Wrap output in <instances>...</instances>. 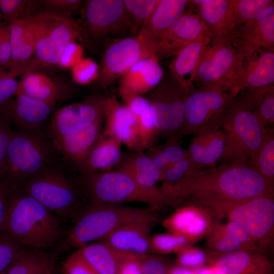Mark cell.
Instances as JSON below:
<instances>
[{"label": "cell", "instance_id": "6da1fadb", "mask_svg": "<svg viewBox=\"0 0 274 274\" xmlns=\"http://www.w3.org/2000/svg\"><path fill=\"white\" fill-rule=\"evenodd\" d=\"M163 194L179 206L191 204L221 219L238 205L255 197L274 196V186L248 166L223 163L202 169L173 185Z\"/></svg>", "mask_w": 274, "mask_h": 274}, {"label": "cell", "instance_id": "7a4b0ae2", "mask_svg": "<svg viewBox=\"0 0 274 274\" xmlns=\"http://www.w3.org/2000/svg\"><path fill=\"white\" fill-rule=\"evenodd\" d=\"M64 164L52 139L42 130L13 129L0 181L14 188L49 169Z\"/></svg>", "mask_w": 274, "mask_h": 274}, {"label": "cell", "instance_id": "3957f363", "mask_svg": "<svg viewBox=\"0 0 274 274\" xmlns=\"http://www.w3.org/2000/svg\"><path fill=\"white\" fill-rule=\"evenodd\" d=\"M4 233L37 248L52 247L65 236L58 218L18 188L12 194Z\"/></svg>", "mask_w": 274, "mask_h": 274}, {"label": "cell", "instance_id": "277c9868", "mask_svg": "<svg viewBox=\"0 0 274 274\" xmlns=\"http://www.w3.org/2000/svg\"><path fill=\"white\" fill-rule=\"evenodd\" d=\"M158 209L121 204H90L84 208L67 232L64 243L78 249L94 241L99 242L127 223L158 215Z\"/></svg>", "mask_w": 274, "mask_h": 274}, {"label": "cell", "instance_id": "5b68a950", "mask_svg": "<svg viewBox=\"0 0 274 274\" xmlns=\"http://www.w3.org/2000/svg\"><path fill=\"white\" fill-rule=\"evenodd\" d=\"M65 164L42 172L16 188L37 200L57 218L76 220L85 199L80 180L64 172Z\"/></svg>", "mask_w": 274, "mask_h": 274}, {"label": "cell", "instance_id": "8992f818", "mask_svg": "<svg viewBox=\"0 0 274 274\" xmlns=\"http://www.w3.org/2000/svg\"><path fill=\"white\" fill-rule=\"evenodd\" d=\"M81 186L85 199L90 204L138 202L159 210L174 206L140 187L127 173L118 170L81 176Z\"/></svg>", "mask_w": 274, "mask_h": 274}, {"label": "cell", "instance_id": "52a82bcc", "mask_svg": "<svg viewBox=\"0 0 274 274\" xmlns=\"http://www.w3.org/2000/svg\"><path fill=\"white\" fill-rule=\"evenodd\" d=\"M23 18L33 36L35 58L43 67L57 65L64 49L82 32L79 23L66 14L46 11Z\"/></svg>", "mask_w": 274, "mask_h": 274}, {"label": "cell", "instance_id": "ba28073f", "mask_svg": "<svg viewBox=\"0 0 274 274\" xmlns=\"http://www.w3.org/2000/svg\"><path fill=\"white\" fill-rule=\"evenodd\" d=\"M220 127L225 139L220 161L247 165L250 156L262 141L263 129L255 115L235 97L224 115Z\"/></svg>", "mask_w": 274, "mask_h": 274}, {"label": "cell", "instance_id": "9c48e42d", "mask_svg": "<svg viewBox=\"0 0 274 274\" xmlns=\"http://www.w3.org/2000/svg\"><path fill=\"white\" fill-rule=\"evenodd\" d=\"M235 96L222 88L191 86L185 100L183 126L176 138L179 141L191 134L221 128L224 115Z\"/></svg>", "mask_w": 274, "mask_h": 274}, {"label": "cell", "instance_id": "30bf717a", "mask_svg": "<svg viewBox=\"0 0 274 274\" xmlns=\"http://www.w3.org/2000/svg\"><path fill=\"white\" fill-rule=\"evenodd\" d=\"M189 89L169 71L160 82L145 95L149 101L158 137H176L183 126L185 105Z\"/></svg>", "mask_w": 274, "mask_h": 274}, {"label": "cell", "instance_id": "8fae6325", "mask_svg": "<svg viewBox=\"0 0 274 274\" xmlns=\"http://www.w3.org/2000/svg\"><path fill=\"white\" fill-rule=\"evenodd\" d=\"M155 44L139 35L117 40L102 55L95 81L96 87L106 88L111 85L134 64L145 58L155 56Z\"/></svg>", "mask_w": 274, "mask_h": 274}, {"label": "cell", "instance_id": "7c38bea8", "mask_svg": "<svg viewBox=\"0 0 274 274\" xmlns=\"http://www.w3.org/2000/svg\"><path fill=\"white\" fill-rule=\"evenodd\" d=\"M242 63L230 40H212L200 59L193 83L198 87H219L230 91Z\"/></svg>", "mask_w": 274, "mask_h": 274}, {"label": "cell", "instance_id": "4fadbf2b", "mask_svg": "<svg viewBox=\"0 0 274 274\" xmlns=\"http://www.w3.org/2000/svg\"><path fill=\"white\" fill-rule=\"evenodd\" d=\"M225 217L239 224L256 246L269 254L274 243V198L263 196L245 201L232 209Z\"/></svg>", "mask_w": 274, "mask_h": 274}, {"label": "cell", "instance_id": "5bb4252c", "mask_svg": "<svg viewBox=\"0 0 274 274\" xmlns=\"http://www.w3.org/2000/svg\"><path fill=\"white\" fill-rule=\"evenodd\" d=\"M82 10L88 31L93 39L133 36L123 0H87L83 2Z\"/></svg>", "mask_w": 274, "mask_h": 274}, {"label": "cell", "instance_id": "9a60e30c", "mask_svg": "<svg viewBox=\"0 0 274 274\" xmlns=\"http://www.w3.org/2000/svg\"><path fill=\"white\" fill-rule=\"evenodd\" d=\"M108 97L94 95L62 107L50 117L49 132L51 139L75 133L105 116Z\"/></svg>", "mask_w": 274, "mask_h": 274}, {"label": "cell", "instance_id": "2e32d148", "mask_svg": "<svg viewBox=\"0 0 274 274\" xmlns=\"http://www.w3.org/2000/svg\"><path fill=\"white\" fill-rule=\"evenodd\" d=\"M230 42L242 62L261 49L274 51V4L235 30Z\"/></svg>", "mask_w": 274, "mask_h": 274}, {"label": "cell", "instance_id": "e0dca14e", "mask_svg": "<svg viewBox=\"0 0 274 274\" xmlns=\"http://www.w3.org/2000/svg\"><path fill=\"white\" fill-rule=\"evenodd\" d=\"M208 36L212 38L199 15L184 14L155 43V56L159 60L176 55L187 45Z\"/></svg>", "mask_w": 274, "mask_h": 274}, {"label": "cell", "instance_id": "ac0fdd59", "mask_svg": "<svg viewBox=\"0 0 274 274\" xmlns=\"http://www.w3.org/2000/svg\"><path fill=\"white\" fill-rule=\"evenodd\" d=\"M101 134L114 138L132 151H139L140 133L135 116L114 97H108Z\"/></svg>", "mask_w": 274, "mask_h": 274}, {"label": "cell", "instance_id": "d6986e66", "mask_svg": "<svg viewBox=\"0 0 274 274\" xmlns=\"http://www.w3.org/2000/svg\"><path fill=\"white\" fill-rule=\"evenodd\" d=\"M105 116L69 135L52 139L66 166L79 171L89 151L101 133Z\"/></svg>", "mask_w": 274, "mask_h": 274}, {"label": "cell", "instance_id": "ffe728a7", "mask_svg": "<svg viewBox=\"0 0 274 274\" xmlns=\"http://www.w3.org/2000/svg\"><path fill=\"white\" fill-rule=\"evenodd\" d=\"M208 264L218 274H273L269 254L259 249L239 250L212 258Z\"/></svg>", "mask_w": 274, "mask_h": 274}, {"label": "cell", "instance_id": "44dd1931", "mask_svg": "<svg viewBox=\"0 0 274 274\" xmlns=\"http://www.w3.org/2000/svg\"><path fill=\"white\" fill-rule=\"evenodd\" d=\"M221 219H214L211 227L204 237L206 250L211 255V260L239 250L259 249L239 224L229 220L223 223Z\"/></svg>", "mask_w": 274, "mask_h": 274}, {"label": "cell", "instance_id": "7402d4cb", "mask_svg": "<svg viewBox=\"0 0 274 274\" xmlns=\"http://www.w3.org/2000/svg\"><path fill=\"white\" fill-rule=\"evenodd\" d=\"M56 104L37 100L17 93L3 115L8 116L15 128L25 131L42 130L54 113Z\"/></svg>", "mask_w": 274, "mask_h": 274}, {"label": "cell", "instance_id": "603a6c76", "mask_svg": "<svg viewBox=\"0 0 274 274\" xmlns=\"http://www.w3.org/2000/svg\"><path fill=\"white\" fill-rule=\"evenodd\" d=\"M158 221V215H156L127 223L99 242L106 243L123 252L137 255L150 254V233Z\"/></svg>", "mask_w": 274, "mask_h": 274}, {"label": "cell", "instance_id": "cb8c5ba5", "mask_svg": "<svg viewBox=\"0 0 274 274\" xmlns=\"http://www.w3.org/2000/svg\"><path fill=\"white\" fill-rule=\"evenodd\" d=\"M273 82L274 51L263 49L243 60L229 90L236 95L243 89L262 87Z\"/></svg>", "mask_w": 274, "mask_h": 274}, {"label": "cell", "instance_id": "d4e9b609", "mask_svg": "<svg viewBox=\"0 0 274 274\" xmlns=\"http://www.w3.org/2000/svg\"><path fill=\"white\" fill-rule=\"evenodd\" d=\"M161 224L167 231L187 237L195 243L204 237L214 219L202 209L191 204L179 206Z\"/></svg>", "mask_w": 274, "mask_h": 274}, {"label": "cell", "instance_id": "484cf974", "mask_svg": "<svg viewBox=\"0 0 274 274\" xmlns=\"http://www.w3.org/2000/svg\"><path fill=\"white\" fill-rule=\"evenodd\" d=\"M164 74L156 57L145 58L134 64L120 78L119 94L122 98L145 95L160 82Z\"/></svg>", "mask_w": 274, "mask_h": 274}, {"label": "cell", "instance_id": "4316f807", "mask_svg": "<svg viewBox=\"0 0 274 274\" xmlns=\"http://www.w3.org/2000/svg\"><path fill=\"white\" fill-rule=\"evenodd\" d=\"M115 170L124 172L130 175L143 189L162 198L164 195L157 183L161 182L163 173L152 159L143 151H133L123 155V159Z\"/></svg>", "mask_w": 274, "mask_h": 274}, {"label": "cell", "instance_id": "83f0119b", "mask_svg": "<svg viewBox=\"0 0 274 274\" xmlns=\"http://www.w3.org/2000/svg\"><path fill=\"white\" fill-rule=\"evenodd\" d=\"M121 145L118 140L100 134L78 171L80 175L109 172L116 169L124 155Z\"/></svg>", "mask_w": 274, "mask_h": 274}, {"label": "cell", "instance_id": "f1b7e54d", "mask_svg": "<svg viewBox=\"0 0 274 274\" xmlns=\"http://www.w3.org/2000/svg\"><path fill=\"white\" fill-rule=\"evenodd\" d=\"M225 133L215 128L193 134L187 150L191 159L202 169L216 166L224 149Z\"/></svg>", "mask_w": 274, "mask_h": 274}, {"label": "cell", "instance_id": "f546056e", "mask_svg": "<svg viewBox=\"0 0 274 274\" xmlns=\"http://www.w3.org/2000/svg\"><path fill=\"white\" fill-rule=\"evenodd\" d=\"M70 87L55 80L45 74L36 71L21 77L17 93L29 97L57 104L71 93Z\"/></svg>", "mask_w": 274, "mask_h": 274}, {"label": "cell", "instance_id": "4dcf8cb0", "mask_svg": "<svg viewBox=\"0 0 274 274\" xmlns=\"http://www.w3.org/2000/svg\"><path fill=\"white\" fill-rule=\"evenodd\" d=\"M190 1L159 0L151 17L138 35L150 42L155 43L184 14Z\"/></svg>", "mask_w": 274, "mask_h": 274}, {"label": "cell", "instance_id": "1f68e13d", "mask_svg": "<svg viewBox=\"0 0 274 274\" xmlns=\"http://www.w3.org/2000/svg\"><path fill=\"white\" fill-rule=\"evenodd\" d=\"M212 38L211 36H208L187 45L175 55L170 64V72L188 89L194 85L197 68Z\"/></svg>", "mask_w": 274, "mask_h": 274}, {"label": "cell", "instance_id": "d6a6232c", "mask_svg": "<svg viewBox=\"0 0 274 274\" xmlns=\"http://www.w3.org/2000/svg\"><path fill=\"white\" fill-rule=\"evenodd\" d=\"M11 62L10 68L26 66L35 60V46L28 24L24 19L9 22Z\"/></svg>", "mask_w": 274, "mask_h": 274}, {"label": "cell", "instance_id": "836d02e7", "mask_svg": "<svg viewBox=\"0 0 274 274\" xmlns=\"http://www.w3.org/2000/svg\"><path fill=\"white\" fill-rule=\"evenodd\" d=\"M236 98L255 115L261 128L272 127L274 123V84L253 88H244Z\"/></svg>", "mask_w": 274, "mask_h": 274}, {"label": "cell", "instance_id": "e575fe53", "mask_svg": "<svg viewBox=\"0 0 274 274\" xmlns=\"http://www.w3.org/2000/svg\"><path fill=\"white\" fill-rule=\"evenodd\" d=\"M78 249L99 274H118L121 263L133 255L101 242L89 244Z\"/></svg>", "mask_w": 274, "mask_h": 274}, {"label": "cell", "instance_id": "d590c367", "mask_svg": "<svg viewBox=\"0 0 274 274\" xmlns=\"http://www.w3.org/2000/svg\"><path fill=\"white\" fill-rule=\"evenodd\" d=\"M191 3L199 7V14L211 33L212 40L231 41L228 29L229 0H195Z\"/></svg>", "mask_w": 274, "mask_h": 274}, {"label": "cell", "instance_id": "8d00e7d4", "mask_svg": "<svg viewBox=\"0 0 274 274\" xmlns=\"http://www.w3.org/2000/svg\"><path fill=\"white\" fill-rule=\"evenodd\" d=\"M135 116L140 133V150L143 151L155 145L158 134L151 105L143 96H129L122 98Z\"/></svg>", "mask_w": 274, "mask_h": 274}, {"label": "cell", "instance_id": "74e56055", "mask_svg": "<svg viewBox=\"0 0 274 274\" xmlns=\"http://www.w3.org/2000/svg\"><path fill=\"white\" fill-rule=\"evenodd\" d=\"M247 165L260 174L274 186V129H262L261 144L250 156Z\"/></svg>", "mask_w": 274, "mask_h": 274}, {"label": "cell", "instance_id": "f35d334b", "mask_svg": "<svg viewBox=\"0 0 274 274\" xmlns=\"http://www.w3.org/2000/svg\"><path fill=\"white\" fill-rule=\"evenodd\" d=\"M272 0H229L228 29L231 35L274 4Z\"/></svg>", "mask_w": 274, "mask_h": 274}, {"label": "cell", "instance_id": "ab89813d", "mask_svg": "<svg viewBox=\"0 0 274 274\" xmlns=\"http://www.w3.org/2000/svg\"><path fill=\"white\" fill-rule=\"evenodd\" d=\"M41 68L40 65L35 61L23 67L0 70V115H3L17 93L19 81L17 78Z\"/></svg>", "mask_w": 274, "mask_h": 274}, {"label": "cell", "instance_id": "60d3db41", "mask_svg": "<svg viewBox=\"0 0 274 274\" xmlns=\"http://www.w3.org/2000/svg\"><path fill=\"white\" fill-rule=\"evenodd\" d=\"M146 154L152 159L159 169L163 173L187 154V150L179 144L176 137L166 139L160 145H154L147 149Z\"/></svg>", "mask_w": 274, "mask_h": 274}, {"label": "cell", "instance_id": "b9f144b4", "mask_svg": "<svg viewBox=\"0 0 274 274\" xmlns=\"http://www.w3.org/2000/svg\"><path fill=\"white\" fill-rule=\"evenodd\" d=\"M50 267L51 261L46 254L24 249L6 271L8 274H43Z\"/></svg>", "mask_w": 274, "mask_h": 274}, {"label": "cell", "instance_id": "7bdbcfd3", "mask_svg": "<svg viewBox=\"0 0 274 274\" xmlns=\"http://www.w3.org/2000/svg\"><path fill=\"white\" fill-rule=\"evenodd\" d=\"M132 26L133 36L142 29L153 14L159 0H123Z\"/></svg>", "mask_w": 274, "mask_h": 274}, {"label": "cell", "instance_id": "ee69618b", "mask_svg": "<svg viewBox=\"0 0 274 274\" xmlns=\"http://www.w3.org/2000/svg\"><path fill=\"white\" fill-rule=\"evenodd\" d=\"M194 243L195 242L192 239L172 233H156L150 237L151 253L176 254L184 248Z\"/></svg>", "mask_w": 274, "mask_h": 274}, {"label": "cell", "instance_id": "f6af8a7d", "mask_svg": "<svg viewBox=\"0 0 274 274\" xmlns=\"http://www.w3.org/2000/svg\"><path fill=\"white\" fill-rule=\"evenodd\" d=\"M176 264L189 270H194L209 263L211 257L207 250L193 245L187 246L175 254Z\"/></svg>", "mask_w": 274, "mask_h": 274}, {"label": "cell", "instance_id": "bcb514c9", "mask_svg": "<svg viewBox=\"0 0 274 274\" xmlns=\"http://www.w3.org/2000/svg\"><path fill=\"white\" fill-rule=\"evenodd\" d=\"M201 169L187 154L184 158L163 172L162 184H175Z\"/></svg>", "mask_w": 274, "mask_h": 274}, {"label": "cell", "instance_id": "7dc6e473", "mask_svg": "<svg viewBox=\"0 0 274 274\" xmlns=\"http://www.w3.org/2000/svg\"><path fill=\"white\" fill-rule=\"evenodd\" d=\"M24 249L5 233L0 234V274L5 271Z\"/></svg>", "mask_w": 274, "mask_h": 274}, {"label": "cell", "instance_id": "c3c4849f", "mask_svg": "<svg viewBox=\"0 0 274 274\" xmlns=\"http://www.w3.org/2000/svg\"><path fill=\"white\" fill-rule=\"evenodd\" d=\"M73 80L79 84L95 81L98 72L96 63L89 58H82L71 68Z\"/></svg>", "mask_w": 274, "mask_h": 274}, {"label": "cell", "instance_id": "681fc988", "mask_svg": "<svg viewBox=\"0 0 274 274\" xmlns=\"http://www.w3.org/2000/svg\"><path fill=\"white\" fill-rule=\"evenodd\" d=\"M62 269L64 274H99L79 249L63 261Z\"/></svg>", "mask_w": 274, "mask_h": 274}, {"label": "cell", "instance_id": "f907efd6", "mask_svg": "<svg viewBox=\"0 0 274 274\" xmlns=\"http://www.w3.org/2000/svg\"><path fill=\"white\" fill-rule=\"evenodd\" d=\"M30 1L25 0H0V12L7 22L24 18L29 14L27 8Z\"/></svg>", "mask_w": 274, "mask_h": 274}, {"label": "cell", "instance_id": "816d5d0a", "mask_svg": "<svg viewBox=\"0 0 274 274\" xmlns=\"http://www.w3.org/2000/svg\"><path fill=\"white\" fill-rule=\"evenodd\" d=\"M143 274H169L171 265L163 257L151 254L140 255Z\"/></svg>", "mask_w": 274, "mask_h": 274}, {"label": "cell", "instance_id": "f5cc1de1", "mask_svg": "<svg viewBox=\"0 0 274 274\" xmlns=\"http://www.w3.org/2000/svg\"><path fill=\"white\" fill-rule=\"evenodd\" d=\"M11 62L9 22H0V70H8Z\"/></svg>", "mask_w": 274, "mask_h": 274}, {"label": "cell", "instance_id": "db71d44e", "mask_svg": "<svg viewBox=\"0 0 274 274\" xmlns=\"http://www.w3.org/2000/svg\"><path fill=\"white\" fill-rule=\"evenodd\" d=\"M12 125L8 116L0 115V174L13 133Z\"/></svg>", "mask_w": 274, "mask_h": 274}, {"label": "cell", "instance_id": "11a10c76", "mask_svg": "<svg viewBox=\"0 0 274 274\" xmlns=\"http://www.w3.org/2000/svg\"><path fill=\"white\" fill-rule=\"evenodd\" d=\"M15 188L5 181H0V234L5 232L11 198Z\"/></svg>", "mask_w": 274, "mask_h": 274}, {"label": "cell", "instance_id": "9f6ffc18", "mask_svg": "<svg viewBox=\"0 0 274 274\" xmlns=\"http://www.w3.org/2000/svg\"><path fill=\"white\" fill-rule=\"evenodd\" d=\"M82 47L76 42L68 44L64 49L57 65L63 68H71L83 57Z\"/></svg>", "mask_w": 274, "mask_h": 274}, {"label": "cell", "instance_id": "6f0895ef", "mask_svg": "<svg viewBox=\"0 0 274 274\" xmlns=\"http://www.w3.org/2000/svg\"><path fill=\"white\" fill-rule=\"evenodd\" d=\"M43 3L48 10L47 11L65 15L79 9L83 2L81 0H46Z\"/></svg>", "mask_w": 274, "mask_h": 274}, {"label": "cell", "instance_id": "680465c9", "mask_svg": "<svg viewBox=\"0 0 274 274\" xmlns=\"http://www.w3.org/2000/svg\"><path fill=\"white\" fill-rule=\"evenodd\" d=\"M140 255L133 254L120 264L118 274H143Z\"/></svg>", "mask_w": 274, "mask_h": 274}, {"label": "cell", "instance_id": "91938a15", "mask_svg": "<svg viewBox=\"0 0 274 274\" xmlns=\"http://www.w3.org/2000/svg\"><path fill=\"white\" fill-rule=\"evenodd\" d=\"M192 271L194 274H218L215 268L210 264L202 266Z\"/></svg>", "mask_w": 274, "mask_h": 274}, {"label": "cell", "instance_id": "94428289", "mask_svg": "<svg viewBox=\"0 0 274 274\" xmlns=\"http://www.w3.org/2000/svg\"><path fill=\"white\" fill-rule=\"evenodd\" d=\"M169 274H194L193 271L176 265L171 266Z\"/></svg>", "mask_w": 274, "mask_h": 274}, {"label": "cell", "instance_id": "6125c7cd", "mask_svg": "<svg viewBox=\"0 0 274 274\" xmlns=\"http://www.w3.org/2000/svg\"><path fill=\"white\" fill-rule=\"evenodd\" d=\"M43 274H53L52 271V267L48 269Z\"/></svg>", "mask_w": 274, "mask_h": 274}, {"label": "cell", "instance_id": "be15d7a7", "mask_svg": "<svg viewBox=\"0 0 274 274\" xmlns=\"http://www.w3.org/2000/svg\"><path fill=\"white\" fill-rule=\"evenodd\" d=\"M1 274H8L6 270L4 272H3V273H2Z\"/></svg>", "mask_w": 274, "mask_h": 274}]
</instances>
